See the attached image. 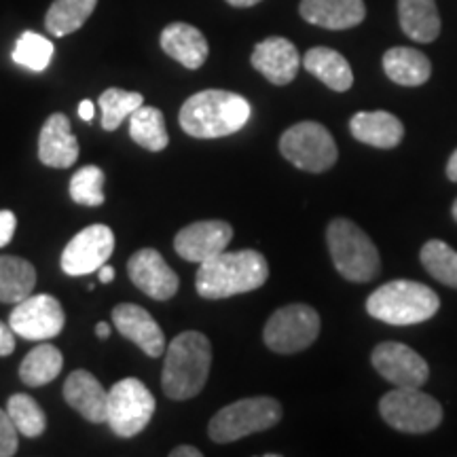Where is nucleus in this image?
Listing matches in <instances>:
<instances>
[{
    "instance_id": "1",
    "label": "nucleus",
    "mask_w": 457,
    "mask_h": 457,
    "mask_svg": "<svg viewBox=\"0 0 457 457\" xmlns=\"http://www.w3.org/2000/svg\"><path fill=\"white\" fill-rule=\"evenodd\" d=\"M253 106L244 96L225 89L193 94L180 108V128L199 140L225 138L248 123Z\"/></svg>"
},
{
    "instance_id": "2",
    "label": "nucleus",
    "mask_w": 457,
    "mask_h": 457,
    "mask_svg": "<svg viewBox=\"0 0 457 457\" xmlns=\"http://www.w3.org/2000/svg\"><path fill=\"white\" fill-rule=\"evenodd\" d=\"M270 279L267 259L256 250L220 253L199 262L195 276L197 295L204 299H228V296L253 293Z\"/></svg>"
},
{
    "instance_id": "3",
    "label": "nucleus",
    "mask_w": 457,
    "mask_h": 457,
    "mask_svg": "<svg viewBox=\"0 0 457 457\" xmlns=\"http://www.w3.org/2000/svg\"><path fill=\"white\" fill-rule=\"evenodd\" d=\"M212 364L210 339L197 330L180 333L168 345L162 370L163 394L171 400H191L202 394Z\"/></svg>"
},
{
    "instance_id": "4",
    "label": "nucleus",
    "mask_w": 457,
    "mask_h": 457,
    "mask_svg": "<svg viewBox=\"0 0 457 457\" xmlns=\"http://www.w3.org/2000/svg\"><path fill=\"white\" fill-rule=\"evenodd\" d=\"M441 307V299L426 284L396 279L375 290L367 301V312L392 327H411L430 320Z\"/></svg>"
},
{
    "instance_id": "5",
    "label": "nucleus",
    "mask_w": 457,
    "mask_h": 457,
    "mask_svg": "<svg viewBox=\"0 0 457 457\" xmlns=\"http://www.w3.org/2000/svg\"><path fill=\"white\" fill-rule=\"evenodd\" d=\"M327 242L335 270L350 282H370L379 273L381 261L377 245L356 222L347 219L330 220Z\"/></svg>"
},
{
    "instance_id": "6",
    "label": "nucleus",
    "mask_w": 457,
    "mask_h": 457,
    "mask_svg": "<svg viewBox=\"0 0 457 457\" xmlns=\"http://www.w3.org/2000/svg\"><path fill=\"white\" fill-rule=\"evenodd\" d=\"M282 420V404L271 396L244 398L227 404L210 420L208 434L214 443H236L250 434L265 432Z\"/></svg>"
},
{
    "instance_id": "7",
    "label": "nucleus",
    "mask_w": 457,
    "mask_h": 457,
    "mask_svg": "<svg viewBox=\"0 0 457 457\" xmlns=\"http://www.w3.org/2000/svg\"><path fill=\"white\" fill-rule=\"evenodd\" d=\"M379 413L387 426L407 434L432 432L441 426L443 407L420 387H396L379 403Z\"/></svg>"
},
{
    "instance_id": "8",
    "label": "nucleus",
    "mask_w": 457,
    "mask_h": 457,
    "mask_svg": "<svg viewBox=\"0 0 457 457\" xmlns=\"http://www.w3.org/2000/svg\"><path fill=\"white\" fill-rule=\"evenodd\" d=\"M279 153L295 168L312 174L333 168L339 155L330 131L316 121H303L286 129L279 138Z\"/></svg>"
},
{
    "instance_id": "9",
    "label": "nucleus",
    "mask_w": 457,
    "mask_h": 457,
    "mask_svg": "<svg viewBox=\"0 0 457 457\" xmlns=\"http://www.w3.org/2000/svg\"><path fill=\"white\" fill-rule=\"evenodd\" d=\"M155 413V396L136 377H125L108 392V420L111 430L121 438H131L151 424Z\"/></svg>"
},
{
    "instance_id": "10",
    "label": "nucleus",
    "mask_w": 457,
    "mask_h": 457,
    "mask_svg": "<svg viewBox=\"0 0 457 457\" xmlns=\"http://www.w3.org/2000/svg\"><path fill=\"white\" fill-rule=\"evenodd\" d=\"M320 335L318 312L303 303L279 307L267 320L262 339L265 345L276 353H296L307 350Z\"/></svg>"
},
{
    "instance_id": "11",
    "label": "nucleus",
    "mask_w": 457,
    "mask_h": 457,
    "mask_svg": "<svg viewBox=\"0 0 457 457\" xmlns=\"http://www.w3.org/2000/svg\"><path fill=\"white\" fill-rule=\"evenodd\" d=\"M66 313L62 303L51 295H30L15 303L9 327L28 341H49L64 330Z\"/></svg>"
},
{
    "instance_id": "12",
    "label": "nucleus",
    "mask_w": 457,
    "mask_h": 457,
    "mask_svg": "<svg viewBox=\"0 0 457 457\" xmlns=\"http://www.w3.org/2000/svg\"><path fill=\"white\" fill-rule=\"evenodd\" d=\"M112 250V228L106 225H89L66 244L60 261L62 271L72 278L89 276V273L98 271L100 267L111 259Z\"/></svg>"
},
{
    "instance_id": "13",
    "label": "nucleus",
    "mask_w": 457,
    "mask_h": 457,
    "mask_svg": "<svg viewBox=\"0 0 457 457\" xmlns=\"http://www.w3.org/2000/svg\"><path fill=\"white\" fill-rule=\"evenodd\" d=\"M370 362L377 373L396 387H421L430 377L426 360L396 341L379 343L370 353Z\"/></svg>"
},
{
    "instance_id": "14",
    "label": "nucleus",
    "mask_w": 457,
    "mask_h": 457,
    "mask_svg": "<svg viewBox=\"0 0 457 457\" xmlns=\"http://www.w3.org/2000/svg\"><path fill=\"white\" fill-rule=\"evenodd\" d=\"M128 276L136 288L155 301H168L179 293L180 279L155 248H142L128 261Z\"/></svg>"
},
{
    "instance_id": "15",
    "label": "nucleus",
    "mask_w": 457,
    "mask_h": 457,
    "mask_svg": "<svg viewBox=\"0 0 457 457\" xmlns=\"http://www.w3.org/2000/svg\"><path fill=\"white\" fill-rule=\"evenodd\" d=\"M233 227L225 220H199L180 228L174 237V250L188 262H204L225 253L231 244Z\"/></svg>"
},
{
    "instance_id": "16",
    "label": "nucleus",
    "mask_w": 457,
    "mask_h": 457,
    "mask_svg": "<svg viewBox=\"0 0 457 457\" xmlns=\"http://www.w3.org/2000/svg\"><path fill=\"white\" fill-rule=\"evenodd\" d=\"M112 324L125 339L140 347L146 356L159 358L165 352V337L157 320L145 307L121 303L112 310Z\"/></svg>"
},
{
    "instance_id": "17",
    "label": "nucleus",
    "mask_w": 457,
    "mask_h": 457,
    "mask_svg": "<svg viewBox=\"0 0 457 457\" xmlns=\"http://www.w3.org/2000/svg\"><path fill=\"white\" fill-rule=\"evenodd\" d=\"M250 62L273 85L293 83L301 68L299 51L288 38L282 37H270L261 41L254 47Z\"/></svg>"
},
{
    "instance_id": "18",
    "label": "nucleus",
    "mask_w": 457,
    "mask_h": 457,
    "mask_svg": "<svg viewBox=\"0 0 457 457\" xmlns=\"http://www.w3.org/2000/svg\"><path fill=\"white\" fill-rule=\"evenodd\" d=\"M38 159L47 168L57 170L71 168L79 159V140L64 112H54L45 121L38 136Z\"/></svg>"
},
{
    "instance_id": "19",
    "label": "nucleus",
    "mask_w": 457,
    "mask_h": 457,
    "mask_svg": "<svg viewBox=\"0 0 457 457\" xmlns=\"http://www.w3.org/2000/svg\"><path fill=\"white\" fill-rule=\"evenodd\" d=\"M64 398L71 407L91 424H106L108 392L89 370H72L64 384Z\"/></svg>"
},
{
    "instance_id": "20",
    "label": "nucleus",
    "mask_w": 457,
    "mask_h": 457,
    "mask_svg": "<svg viewBox=\"0 0 457 457\" xmlns=\"http://www.w3.org/2000/svg\"><path fill=\"white\" fill-rule=\"evenodd\" d=\"M159 41H162L165 54L188 71H197L208 60L210 47L204 32L197 30L195 26L185 24V21H174V24L165 26Z\"/></svg>"
},
{
    "instance_id": "21",
    "label": "nucleus",
    "mask_w": 457,
    "mask_h": 457,
    "mask_svg": "<svg viewBox=\"0 0 457 457\" xmlns=\"http://www.w3.org/2000/svg\"><path fill=\"white\" fill-rule=\"evenodd\" d=\"M299 13L313 26L327 30H347L358 26L367 15L362 0H301Z\"/></svg>"
},
{
    "instance_id": "22",
    "label": "nucleus",
    "mask_w": 457,
    "mask_h": 457,
    "mask_svg": "<svg viewBox=\"0 0 457 457\" xmlns=\"http://www.w3.org/2000/svg\"><path fill=\"white\" fill-rule=\"evenodd\" d=\"M350 131L358 142L375 148L398 146L404 136V128L400 123V119L386 111L353 114L350 121Z\"/></svg>"
},
{
    "instance_id": "23",
    "label": "nucleus",
    "mask_w": 457,
    "mask_h": 457,
    "mask_svg": "<svg viewBox=\"0 0 457 457\" xmlns=\"http://www.w3.org/2000/svg\"><path fill=\"white\" fill-rule=\"evenodd\" d=\"M398 20L403 32L415 43H432L441 34L436 0H398Z\"/></svg>"
},
{
    "instance_id": "24",
    "label": "nucleus",
    "mask_w": 457,
    "mask_h": 457,
    "mask_svg": "<svg viewBox=\"0 0 457 457\" xmlns=\"http://www.w3.org/2000/svg\"><path fill=\"white\" fill-rule=\"evenodd\" d=\"M307 72L320 79L328 89L347 91L353 83V72L350 62L339 51L328 47H313L301 60Z\"/></svg>"
},
{
    "instance_id": "25",
    "label": "nucleus",
    "mask_w": 457,
    "mask_h": 457,
    "mask_svg": "<svg viewBox=\"0 0 457 457\" xmlns=\"http://www.w3.org/2000/svg\"><path fill=\"white\" fill-rule=\"evenodd\" d=\"M384 71L390 81L403 87H420L432 74L430 60L421 51L411 47H394L386 51Z\"/></svg>"
},
{
    "instance_id": "26",
    "label": "nucleus",
    "mask_w": 457,
    "mask_h": 457,
    "mask_svg": "<svg viewBox=\"0 0 457 457\" xmlns=\"http://www.w3.org/2000/svg\"><path fill=\"white\" fill-rule=\"evenodd\" d=\"M37 270L21 256H0V303H20L32 295Z\"/></svg>"
},
{
    "instance_id": "27",
    "label": "nucleus",
    "mask_w": 457,
    "mask_h": 457,
    "mask_svg": "<svg viewBox=\"0 0 457 457\" xmlns=\"http://www.w3.org/2000/svg\"><path fill=\"white\" fill-rule=\"evenodd\" d=\"M64 367V356L51 343L34 347L20 364V379L30 387L47 386L62 373Z\"/></svg>"
},
{
    "instance_id": "28",
    "label": "nucleus",
    "mask_w": 457,
    "mask_h": 457,
    "mask_svg": "<svg viewBox=\"0 0 457 457\" xmlns=\"http://www.w3.org/2000/svg\"><path fill=\"white\" fill-rule=\"evenodd\" d=\"M129 136L136 145L151 153L163 151L170 145L163 112L155 106L142 104L129 114Z\"/></svg>"
},
{
    "instance_id": "29",
    "label": "nucleus",
    "mask_w": 457,
    "mask_h": 457,
    "mask_svg": "<svg viewBox=\"0 0 457 457\" xmlns=\"http://www.w3.org/2000/svg\"><path fill=\"white\" fill-rule=\"evenodd\" d=\"M98 0H54L45 15V28L54 37H68L83 28L96 11Z\"/></svg>"
},
{
    "instance_id": "30",
    "label": "nucleus",
    "mask_w": 457,
    "mask_h": 457,
    "mask_svg": "<svg viewBox=\"0 0 457 457\" xmlns=\"http://www.w3.org/2000/svg\"><path fill=\"white\" fill-rule=\"evenodd\" d=\"M98 104L102 111V128L106 131H114L119 129V125H121L136 108L145 104V98H142V94H138V91L108 87L100 94Z\"/></svg>"
},
{
    "instance_id": "31",
    "label": "nucleus",
    "mask_w": 457,
    "mask_h": 457,
    "mask_svg": "<svg viewBox=\"0 0 457 457\" xmlns=\"http://www.w3.org/2000/svg\"><path fill=\"white\" fill-rule=\"evenodd\" d=\"M426 271L434 279L457 290V253L441 239H430L420 254Z\"/></svg>"
},
{
    "instance_id": "32",
    "label": "nucleus",
    "mask_w": 457,
    "mask_h": 457,
    "mask_svg": "<svg viewBox=\"0 0 457 457\" xmlns=\"http://www.w3.org/2000/svg\"><path fill=\"white\" fill-rule=\"evenodd\" d=\"M7 413L11 415L20 434H24L28 438L41 436L45 428H47V417H45L43 409L28 394H13L7 400Z\"/></svg>"
},
{
    "instance_id": "33",
    "label": "nucleus",
    "mask_w": 457,
    "mask_h": 457,
    "mask_svg": "<svg viewBox=\"0 0 457 457\" xmlns=\"http://www.w3.org/2000/svg\"><path fill=\"white\" fill-rule=\"evenodd\" d=\"M51 57H54V43L45 38L43 34L28 30L17 38L13 49L15 64L24 66L32 72H43L51 64Z\"/></svg>"
},
{
    "instance_id": "34",
    "label": "nucleus",
    "mask_w": 457,
    "mask_h": 457,
    "mask_svg": "<svg viewBox=\"0 0 457 457\" xmlns=\"http://www.w3.org/2000/svg\"><path fill=\"white\" fill-rule=\"evenodd\" d=\"M104 171L98 165H85L71 179V197L74 204L98 208L104 204Z\"/></svg>"
},
{
    "instance_id": "35",
    "label": "nucleus",
    "mask_w": 457,
    "mask_h": 457,
    "mask_svg": "<svg viewBox=\"0 0 457 457\" xmlns=\"http://www.w3.org/2000/svg\"><path fill=\"white\" fill-rule=\"evenodd\" d=\"M17 434H20V430L15 428L11 415L0 409V457H11L17 453V447H20Z\"/></svg>"
},
{
    "instance_id": "36",
    "label": "nucleus",
    "mask_w": 457,
    "mask_h": 457,
    "mask_svg": "<svg viewBox=\"0 0 457 457\" xmlns=\"http://www.w3.org/2000/svg\"><path fill=\"white\" fill-rule=\"evenodd\" d=\"M17 219L11 210H0V248H4L15 236Z\"/></svg>"
},
{
    "instance_id": "37",
    "label": "nucleus",
    "mask_w": 457,
    "mask_h": 457,
    "mask_svg": "<svg viewBox=\"0 0 457 457\" xmlns=\"http://www.w3.org/2000/svg\"><path fill=\"white\" fill-rule=\"evenodd\" d=\"M15 352V333L7 324L0 322V358L11 356Z\"/></svg>"
},
{
    "instance_id": "38",
    "label": "nucleus",
    "mask_w": 457,
    "mask_h": 457,
    "mask_svg": "<svg viewBox=\"0 0 457 457\" xmlns=\"http://www.w3.org/2000/svg\"><path fill=\"white\" fill-rule=\"evenodd\" d=\"M170 455L171 457H202L204 453L199 449L191 447V445H180V447H176Z\"/></svg>"
},
{
    "instance_id": "39",
    "label": "nucleus",
    "mask_w": 457,
    "mask_h": 457,
    "mask_svg": "<svg viewBox=\"0 0 457 457\" xmlns=\"http://www.w3.org/2000/svg\"><path fill=\"white\" fill-rule=\"evenodd\" d=\"M94 102L91 100H83L81 104H79V117L83 119V121H91L94 119Z\"/></svg>"
},
{
    "instance_id": "40",
    "label": "nucleus",
    "mask_w": 457,
    "mask_h": 457,
    "mask_svg": "<svg viewBox=\"0 0 457 457\" xmlns=\"http://www.w3.org/2000/svg\"><path fill=\"white\" fill-rule=\"evenodd\" d=\"M447 179L457 182V151H453V155L447 162Z\"/></svg>"
},
{
    "instance_id": "41",
    "label": "nucleus",
    "mask_w": 457,
    "mask_h": 457,
    "mask_svg": "<svg viewBox=\"0 0 457 457\" xmlns=\"http://www.w3.org/2000/svg\"><path fill=\"white\" fill-rule=\"evenodd\" d=\"M98 271H100V282L102 284H111L114 279V270L111 265H102Z\"/></svg>"
},
{
    "instance_id": "42",
    "label": "nucleus",
    "mask_w": 457,
    "mask_h": 457,
    "mask_svg": "<svg viewBox=\"0 0 457 457\" xmlns=\"http://www.w3.org/2000/svg\"><path fill=\"white\" fill-rule=\"evenodd\" d=\"M228 4H231V7H242V9H245V7H254V4H259L261 0H227Z\"/></svg>"
},
{
    "instance_id": "43",
    "label": "nucleus",
    "mask_w": 457,
    "mask_h": 457,
    "mask_svg": "<svg viewBox=\"0 0 457 457\" xmlns=\"http://www.w3.org/2000/svg\"><path fill=\"white\" fill-rule=\"evenodd\" d=\"M96 335H98L100 339H108V337H111V327H108L106 322H100L98 327H96Z\"/></svg>"
},
{
    "instance_id": "44",
    "label": "nucleus",
    "mask_w": 457,
    "mask_h": 457,
    "mask_svg": "<svg viewBox=\"0 0 457 457\" xmlns=\"http://www.w3.org/2000/svg\"><path fill=\"white\" fill-rule=\"evenodd\" d=\"M453 219L457 220V199H455V204H453Z\"/></svg>"
}]
</instances>
